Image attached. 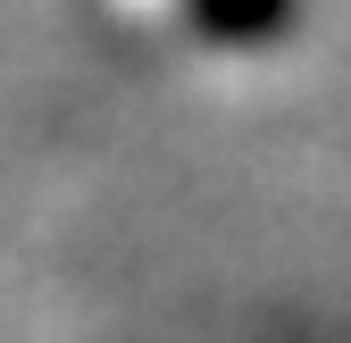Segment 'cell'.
<instances>
[{"mask_svg":"<svg viewBox=\"0 0 351 343\" xmlns=\"http://www.w3.org/2000/svg\"><path fill=\"white\" fill-rule=\"evenodd\" d=\"M184 9L209 42H259V34H276L293 17V0H184Z\"/></svg>","mask_w":351,"mask_h":343,"instance_id":"obj_1","label":"cell"}]
</instances>
